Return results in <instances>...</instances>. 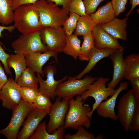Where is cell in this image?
<instances>
[{
    "instance_id": "cell-1",
    "label": "cell",
    "mask_w": 139,
    "mask_h": 139,
    "mask_svg": "<svg viewBox=\"0 0 139 139\" xmlns=\"http://www.w3.org/2000/svg\"><path fill=\"white\" fill-rule=\"evenodd\" d=\"M14 11L13 22L15 29L22 34L40 31L43 27L34 4L21 5Z\"/></svg>"
},
{
    "instance_id": "cell-2",
    "label": "cell",
    "mask_w": 139,
    "mask_h": 139,
    "mask_svg": "<svg viewBox=\"0 0 139 139\" xmlns=\"http://www.w3.org/2000/svg\"><path fill=\"white\" fill-rule=\"evenodd\" d=\"M80 95L69 100V108L63 126L64 128H69L77 129L80 126L89 128L91 125V119L88 114L91 109L88 104L84 103Z\"/></svg>"
},
{
    "instance_id": "cell-3",
    "label": "cell",
    "mask_w": 139,
    "mask_h": 139,
    "mask_svg": "<svg viewBox=\"0 0 139 139\" xmlns=\"http://www.w3.org/2000/svg\"><path fill=\"white\" fill-rule=\"evenodd\" d=\"M38 11L42 26L58 28L62 27L68 13L64 9L47 0H39L34 4Z\"/></svg>"
},
{
    "instance_id": "cell-4",
    "label": "cell",
    "mask_w": 139,
    "mask_h": 139,
    "mask_svg": "<svg viewBox=\"0 0 139 139\" xmlns=\"http://www.w3.org/2000/svg\"><path fill=\"white\" fill-rule=\"evenodd\" d=\"M97 78V77L89 76L81 79H76L75 77H68L67 80L61 82L58 85L56 96L69 100L75 95H81Z\"/></svg>"
},
{
    "instance_id": "cell-5",
    "label": "cell",
    "mask_w": 139,
    "mask_h": 139,
    "mask_svg": "<svg viewBox=\"0 0 139 139\" xmlns=\"http://www.w3.org/2000/svg\"><path fill=\"white\" fill-rule=\"evenodd\" d=\"M11 46L15 54L24 56L37 51L45 52L48 50L42 41L40 31L22 34L12 42Z\"/></svg>"
},
{
    "instance_id": "cell-6",
    "label": "cell",
    "mask_w": 139,
    "mask_h": 139,
    "mask_svg": "<svg viewBox=\"0 0 139 139\" xmlns=\"http://www.w3.org/2000/svg\"><path fill=\"white\" fill-rule=\"evenodd\" d=\"M109 80V78H97L80 95L82 100L85 101L89 97L93 98L95 100L92 109L88 114L91 119L93 112L98 105L103 100H107L109 97L112 95L115 91L116 89L106 86V84Z\"/></svg>"
},
{
    "instance_id": "cell-7",
    "label": "cell",
    "mask_w": 139,
    "mask_h": 139,
    "mask_svg": "<svg viewBox=\"0 0 139 139\" xmlns=\"http://www.w3.org/2000/svg\"><path fill=\"white\" fill-rule=\"evenodd\" d=\"M35 107L22 99L19 105L13 109L11 120L4 129L0 130V134L8 139H16L19 129L30 111Z\"/></svg>"
},
{
    "instance_id": "cell-8",
    "label": "cell",
    "mask_w": 139,
    "mask_h": 139,
    "mask_svg": "<svg viewBox=\"0 0 139 139\" xmlns=\"http://www.w3.org/2000/svg\"><path fill=\"white\" fill-rule=\"evenodd\" d=\"M138 105L131 89L128 90L119 99L117 115L118 120L127 132L129 130L131 119Z\"/></svg>"
},
{
    "instance_id": "cell-9",
    "label": "cell",
    "mask_w": 139,
    "mask_h": 139,
    "mask_svg": "<svg viewBox=\"0 0 139 139\" xmlns=\"http://www.w3.org/2000/svg\"><path fill=\"white\" fill-rule=\"evenodd\" d=\"M40 31L42 41L48 50L58 53L63 52L66 44V35L62 27H45Z\"/></svg>"
},
{
    "instance_id": "cell-10",
    "label": "cell",
    "mask_w": 139,
    "mask_h": 139,
    "mask_svg": "<svg viewBox=\"0 0 139 139\" xmlns=\"http://www.w3.org/2000/svg\"><path fill=\"white\" fill-rule=\"evenodd\" d=\"M57 97L50 109L48 114L49 121L46 125V129L49 133H52L61 126H63L69 108V100Z\"/></svg>"
},
{
    "instance_id": "cell-11",
    "label": "cell",
    "mask_w": 139,
    "mask_h": 139,
    "mask_svg": "<svg viewBox=\"0 0 139 139\" xmlns=\"http://www.w3.org/2000/svg\"><path fill=\"white\" fill-rule=\"evenodd\" d=\"M57 68L55 65H49L45 67L44 70V73L47 77L46 80H43L40 74L37 73L40 87L38 91L40 92L51 99L54 101L56 96V89L58 84L67 80L68 76H65L58 80H55L54 76L57 72Z\"/></svg>"
},
{
    "instance_id": "cell-12",
    "label": "cell",
    "mask_w": 139,
    "mask_h": 139,
    "mask_svg": "<svg viewBox=\"0 0 139 139\" xmlns=\"http://www.w3.org/2000/svg\"><path fill=\"white\" fill-rule=\"evenodd\" d=\"M19 86L12 77L8 79L0 91V99L3 107L12 110L20 104L22 99Z\"/></svg>"
},
{
    "instance_id": "cell-13",
    "label": "cell",
    "mask_w": 139,
    "mask_h": 139,
    "mask_svg": "<svg viewBox=\"0 0 139 139\" xmlns=\"http://www.w3.org/2000/svg\"><path fill=\"white\" fill-rule=\"evenodd\" d=\"M50 110H41L35 107L29 112L19 131L17 139H28L35 131L40 122L48 114Z\"/></svg>"
},
{
    "instance_id": "cell-14",
    "label": "cell",
    "mask_w": 139,
    "mask_h": 139,
    "mask_svg": "<svg viewBox=\"0 0 139 139\" xmlns=\"http://www.w3.org/2000/svg\"><path fill=\"white\" fill-rule=\"evenodd\" d=\"M58 53L47 50L43 53L38 51L26 55L27 67L43 77L45 74L43 66L51 57H53L56 62L58 63Z\"/></svg>"
},
{
    "instance_id": "cell-15",
    "label": "cell",
    "mask_w": 139,
    "mask_h": 139,
    "mask_svg": "<svg viewBox=\"0 0 139 139\" xmlns=\"http://www.w3.org/2000/svg\"><path fill=\"white\" fill-rule=\"evenodd\" d=\"M91 33L94 40V47L97 49H124L118 39L107 32L100 25H96L92 30Z\"/></svg>"
},
{
    "instance_id": "cell-16",
    "label": "cell",
    "mask_w": 139,
    "mask_h": 139,
    "mask_svg": "<svg viewBox=\"0 0 139 139\" xmlns=\"http://www.w3.org/2000/svg\"><path fill=\"white\" fill-rule=\"evenodd\" d=\"M128 85L127 82H120L114 93L109 99L102 102L98 105L95 110L99 116L115 121L118 120L117 115L115 111L116 100L119 93L122 91L127 90Z\"/></svg>"
},
{
    "instance_id": "cell-17",
    "label": "cell",
    "mask_w": 139,
    "mask_h": 139,
    "mask_svg": "<svg viewBox=\"0 0 139 139\" xmlns=\"http://www.w3.org/2000/svg\"><path fill=\"white\" fill-rule=\"evenodd\" d=\"M124 49L115 50L109 56L112 62L113 72L112 79L108 84V87L115 89L124 78L126 68L123 56Z\"/></svg>"
},
{
    "instance_id": "cell-18",
    "label": "cell",
    "mask_w": 139,
    "mask_h": 139,
    "mask_svg": "<svg viewBox=\"0 0 139 139\" xmlns=\"http://www.w3.org/2000/svg\"><path fill=\"white\" fill-rule=\"evenodd\" d=\"M128 19L127 17L122 19L115 17L110 22L100 25L105 31L114 38L126 41Z\"/></svg>"
},
{
    "instance_id": "cell-19",
    "label": "cell",
    "mask_w": 139,
    "mask_h": 139,
    "mask_svg": "<svg viewBox=\"0 0 139 139\" xmlns=\"http://www.w3.org/2000/svg\"><path fill=\"white\" fill-rule=\"evenodd\" d=\"M115 50L109 48L99 49L94 47L91 51L88 64L81 72L75 76V78L78 79H81L85 74L90 72L99 61L109 56Z\"/></svg>"
},
{
    "instance_id": "cell-20",
    "label": "cell",
    "mask_w": 139,
    "mask_h": 139,
    "mask_svg": "<svg viewBox=\"0 0 139 139\" xmlns=\"http://www.w3.org/2000/svg\"><path fill=\"white\" fill-rule=\"evenodd\" d=\"M90 15L96 25L106 24L115 18L114 11L110 2L100 7L97 11Z\"/></svg>"
},
{
    "instance_id": "cell-21",
    "label": "cell",
    "mask_w": 139,
    "mask_h": 139,
    "mask_svg": "<svg viewBox=\"0 0 139 139\" xmlns=\"http://www.w3.org/2000/svg\"><path fill=\"white\" fill-rule=\"evenodd\" d=\"M45 121L40 123L35 131L29 137V139H63L65 130L63 126H61L52 134L46 129Z\"/></svg>"
},
{
    "instance_id": "cell-22",
    "label": "cell",
    "mask_w": 139,
    "mask_h": 139,
    "mask_svg": "<svg viewBox=\"0 0 139 139\" xmlns=\"http://www.w3.org/2000/svg\"><path fill=\"white\" fill-rule=\"evenodd\" d=\"M126 64L124 78L129 81L131 79L139 77V54H132L124 58Z\"/></svg>"
},
{
    "instance_id": "cell-23",
    "label": "cell",
    "mask_w": 139,
    "mask_h": 139,
    "mask_svg": "<svg viewBox=\"0 0 139 139\" xmlns=\"http://www.w3.org/2000/svg\"><path fill=\"white\" fill-rule=\"evenodd\" d=\"M6 63L8 67L12 68L14 71L15 81L27 68L25 56L19 54H10L7 58Z\"/></svg>"
},
{
    "instance_id": "cell-24",
    "label": "cell",
    "mask_w": 139,
    "mask_h": 139,
    "mask_svg": "<svg viewBox=\"0 0 139 139\" xmlns=\"http://www.w3.org/2000/svg\"><path fill=\"white\" fill-rule=\"evenodd\" d=\"M81 43V40L78 38V36L74 34L66 35V44L63 52L76 60L80 53Z\"/></svg>"
},
{
    "instance_id": "cell-25",
    "label": "cell",
    "mask_w": 139,
    "mask_h": 139,
    "mask_svg": "<svg viewBox=\"0 0 139 139\" xmlns=\"http://www.w3.org/2000/svg\"><path fill=\"white\" fill-rule=\"evenodd\" d=\"M35 73L33 71L27 67L16 81L18 85L20 87L38 89V82Z\"/></svg>"
},
{
    "instance_id": "cell-26",
    "label": "cell",
    "mask_w": 139,
    "mask_h": 139,
    "mask_svg": "<svg viewBox=\"0 0 139 139\" xmlns=\"http://www.w3.org/2000/svg\"><path fill=\"white\" fill-rule=\"evenodd\" d=\"M96 25L90 15L80 16L77 21L74 34L84 36L91 33Z\"/></svg>"
},
{
    "instance_id": "cell-27",
    "label": "cell",
    "mask_w": 139,
    "mask_h": 139,
    "mask_svg": "<svg viewBox=\"0 0 139 139\" xmlns=\"http://www.w3.org/2000/svg\"><path fill=\"white\" fill-rule=\"evenodd\" d=\"M11 0H0V23L8 25L13 22L14 12Z\"/></svg>"
},
{
    "instance_id": "cell-28",
    "label": "cell",
    "mask_w": 139,
    "mask_h": 139,
    "mask_svg": "<svg viewBox=\"0 0 139 139\" xmlns=\"http://www.w3.org/2000/svg\"><path fill=\"white\" fill-rule=\"evenodd\" d=\"M83 37V41L78 57L81 61H88L91 51L95 47L94 40L91 32Z\"/></svg>"
},
{
    "instance_id": "cell-29",
    "label": "cell",
    "mask_w": 139,
    "mask_h": 139,
    "mask_svg": "<svg viewBox=\"0 0 139 139\" xmlns=\"http://www.w3.org/2000/svg\"><path fill=\"white\" fill-rule=\"evenodd\" d=\"M69 16L65 20L62 27L66 36L72 34L76 28L77 23L80 17L75 13L69 12Z\"/></svg>"
},
{
    "instance_id": "cell-30",
    "label": "cell",
    "mask_w": 139,
    "mask_h": 139,
    "mask_svg": "<svg viewBox=\"0 0 139 139\" xmlns=\"http://www.w3.org/2000/svg\"><path fill=\"white\" fill-rule=\"evenodd\" d=\"M50 98L38 91L33 104L37 109L41 110H50L53 103Z\"/></svg>"
},
{
    "instance_id": "cell-31",
    "label": "cell",
    "mask_w": 139,
    "mask_h": 139,
    "mask_svg": "<svg viewBox=\"0 0 139 139\" xmlns=\"http://www.w3.org/2000/svg\"><path fill=\"white\" fill-rule=\"evenodd\" d=\"M76 133L73 135L70 134L64 136L65 139H102L101 136L95 137L92 133L86 130L83 126L79 127L77 129Z\"/></svg>"
},
{
    "instance_id": "cell-32",
    "label": "cell",
    "mask_w": 139,
    "mask_h": 139,
    "mask_svg": "<svg viewBox=\"0 0 139 139\" xmlns=\"http://www.w3.org/2000/svg\"><path fill=\"white\" fill-rule=\"evenodd\" d=\"M19 89L22 99L30 104H33L38 92V89L19 86Z\"/></svg>"
},
{
    "instance_id": "cell-33",
    "label": "cell",
    "mask_w": 139,
    "mask_h": 139,
    "mask_svg": "<svg viewBox=\"0 0 139 139\" xmlns=\"http://www.w3.org/2000/svg\"><path fill=\"white\" fill-rule=\"evenodd\" d=\"M69 12L75 13L80 16L86 15L83 1L71 0L69 7Z\"/></svg>"
},
{
    "instance_id": "cell-34",
    "label": "cell",
    "mask_w": 139,
    "mask_h": 139,
    "mask_svg": "<svg viewBox=\"0 0 139 139\" xmlns=\"http://www.w3.org/2000/svg\"><path fill=\"white\" fill-rule=\"evenodd\" d=\"M105 0H84L83 1L86 14L90 15L95 12L96 9L102 2Z\"/></svg>"
},
{
    "instance_id": "cell-35",
    "label": "cell",
    "mask_w": 139,
    "mask_h": 139,
    "mask_svg": "<svg viewBox=\"0 0 139 139\" xmlns=\"http://www.w3.org/2000/svg\"><path fill=\"white\" fill-rule=\"evenodd\" d=\"M127 0H112L111 2L114 11L115 16L117 17L126 9V5Z\"/></svg>"
},
{
    "instance_id": "cell-36",
    "label": "cell",
    "mask_w": 139,
    "mask_h": 139,
    "mask_svg": "<svg viewBox=\"0 0 139 139\" xmlns=\"http://www.w3.org/2000/svg\"><path fill=\"white\" fill-rule=\"evenodd\" d=\"M129 130L139 132V105L136 109L131 119Z\"/></svg>"
},
{
    "instance_id": "cell-37",
    "label": "cell",
    "mask_w": 139,
    "mask_h": 139,
    "mask_svg": "<svg viewBox=\"0 0 139 139\" xmlns=\"http://www.w3.org/2000/svg\"><path fill=\"white\" fill-rule=\"evenodd\" d=\"M2 44L0 43V60L4 66V68L6 74H9L12 76V73L10 69L8 67L7 63V60L9 57L10 54L6 53L4 50L2 48Z\"/></svg>"
},
{
    "instance_id": "cell-38",
    "label": "cell",
    "mask_w": 139,
    "mask_h": 139,
    "mask_svg": "<svg viewBox=\"0 0 139 139\" xmlns=\"http://www.w3.org/2000/svg\"><path fill=\"white\" fill-rule=\"evenodd\" d=\"M132 86L131 89L135 99L139 103V77L133 78L129 80Z\"/></svg>"
},
{
    "instance_id": "cell-39",
    "label": "cell",
    "mask_w": 139,
    "mask_h": 139,
    "mask_svg": "<svg viewBox=\"0 0 139 139\" xmlns=\"http://www.w3.org/2000/svg\"><path fill=\"white\" fill-rule=\"evenodd\" d=\"M53 2L56 5L62 6L63 8L65 9L69 13V8L71 0H47Z\"/></svg>"
},
{
    "instance_id": "cell-40",
    "label": "cell",
    "mask_w": 139,
    "mask_h": 139,
    "mask_svg": "<svg viewBox=\"0 0 139 139\" xmlns=\"http://www.w3.org/2000/svg\"><path fill=\"white\" fill-rule=\"evenodd\" d=\"M39 0H11L13 11L19 6L25 4H34Z\"/></svg>"
},
{
    "instance_id": "cell-41",
    "label": "cell",
    "mask_w": 139,
    "mask_h": 139,
    "mask_svg": "<svg viewBox=\"0 0 139 139\" xmlns=\"http://www.w3.org/2000/svg\"><path fill=\"white\" fill-rule=\"evenodd\" d=\"M8 80L4 69L0 62V91Z\"/></svg>"
},
{
    "instance_id": "cell-42",
    "label": "cell",
    "mask_w": 139,
    "mask_h": 139,
    "mask_svg": "<svg viewBox=\"0 0 139 139\" xmlns=\"http://www.w3.org/2000/svg\"><path fill=\"white\" fill-rule=\"evenodd\" d=\"M15 29V27L14 25L9 26H5L0 25V38L3 37V36L2 35V32L4 30H7L9 32H11ZM0 43L2 44L0 41Z\"/></svg>"
},
{
    "instance_id": "cell-43",
    "label": "cell",
    "mask_w": 139,
    "mask_h": 139,
    "mask_svg": "<svg viewBox=\"0 0 139 139\" xmlns=\"http://www.w3.org/2000/svg\"><path fill=\"white\" fill-rule=\"evenodd\" d=\"M129 3L131 5V8L125 15L126 17L128 18L135 7L139 4V0H130Z\"/></svg>"
}]
</instances>
